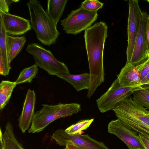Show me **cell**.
<instances>
[{"instance_id":"6da1fadb","label":"cell","mask_w":149,"mask_h":149,"mask_svg":"<svg viewBox=\"0 0 149 149\" xmlns=\"http://www.w3.org/2000/svg\"><path fill=\"white\" fill-rule=\"evenodd\" d=\"M107 31L106 23L101 21L84 31V38L90 75V87L87 95L89 98L98 86L104 81L103 54Z\"/></svg>"},{"instance_id":"7a4b0ae2","label":"cell","mask_w":149,"mask_h":149,"mask_svg":"<svg viewBox=\"0 0 149 149\" xmlns=\"http://www.w3.org/2000/svg\"><path fill=\"white\" fill-rule=\"evenodd\" d=\"M125 125L138 134L149 135V111L130 97L120 102L113 109Z\"/></svg>"},{"instance_id":"3957f363","label":"cell","mask_w":149,"mask_h":149,"mask_svg":"<svg viewBox=\"0 0 149 149\" xmlns=\"http://www.w3.org/2000/svg\"><path fill=\"white\" fill-rule=\"evenodd\" d=\"M30 18L31 28L35 31L38 40L45 45L56 42L60 33L57 25L51 19L40 2L30 0L26 3Z\"/></svg>"},{"instance_id":"277c9868","label":"cell","mask_w":149,"mask_h":149,"mask_svg":"<svg viewBox=\"0 0 149 149\" xmlns=\"http://www.w3.org/2000/svg\"><path fill=\"white\" fill-rule=\"evenodd\" d=\"M81 109L80 104L77 103L43 104L41 109L35 113L29 133L40 132L54 120L77 113Z\"/></svg>"},{"instance_id":"5b68a950","label":"cell","mask_w":149,"mask_h":149,"mask_svg":"<svg viewBox=\"0 0 149 149\" xmlns=\"http://www.w3.org/2000/svg\"><path fill=\"white\" fill-rule=\"evenodd\" d=\"M26 51L31 55L36 64L49 74L57 76L70 73L67 66L57 60L51 52L38 43L29 44Z\"/></svg>"},{"instance_id":"8992f818","label":"cell","mask_w":149,"mask_h":149,"mask_svg":"<svg viewBox=\"0 0 149 149\" xmlns=\"http://www.w3.org/2000/svg\"><path fill=\"white\" fill-rule=\"evenodd\" d=\"M143 86L139 85L130 87H123L117 78L104 94L96 100L100 112L104 113L113 109L122 100L128 98L136 91Z\"/></svg>"},{"instance_id":"52a82bcc","label":"cell","mask_w":149,"mask_h":149,"mask_svg":"<svg viewBox=\"0 0 149 149\" xmlns=\"http://www.w3.org/2000/svg\"><path fill=\"white\" fill-rule=\"evenodd\" d=\"M97 17V11H89L80 7L61 20V24L66 33L76 35L91 26Z\"/></svg>"},{"instance_id":"ba28073f","label":"cell","mask_w":149,"mask_h":149,"mask_svg":"<svg viewBox=\"0 0 149 149\" xmlns=\"http://www.w3.org/2000/svg\"><path fill=\"white\" fill-rule=\"evenodd\" d=\"M52 138L61 146H66L70 144L84 149H109L103 143L93 139L88 134L70 135L63 129L56 130Z\"/></svg>"},{"instance_id":"9c48e42d","label":"cell","mask_w":149,"mask_h":149,"mask_svg":"<svg viewBox=\"0 0 149 149\" xmlns=\"http://www.w3.org/2000/svg\"><path fill=\"white\" fill-rule=\"evenodd\" d=\"M138 0L129 1V13L127 22V45L126 51V62L130 60L139 31L142 13Z\"/></svg>"},{"instance_id":"30bf717a","label":"cell","mask_w":149,"mask_h":149,"mask_svg":"<svg viewBox=\"0 0 149 149\" xmlns=\"http://www.w3.org/2000/svg\"><path fill=\"white\" fill-rule=\"evenodd\" d=\"M108 132L122 141L129 149H146L140 140L139 134L118 118L111 120L108 124Z\"/></svg>"},{"instance_id":"8fae6325","label":"cell","mask_w":149,"mask_h":149,"mask_svg":"<svg viewBox=\"0 0 149 149\" xmlns=\"http://www.w3.org/2000/svg\"><path fill=\"white\" fill-rule=\"evenodd\" d=\"M149 16V15L146 12H142L134 50L128 63L134 65L138 64L148 58L146 55V30L147 19Z\"/></svg>"},{"instance_id":"7c38bea8","label":"cell","mask_w":149,"mask_h":149,"mask_svg":"<svg viewBox=\"0 0 149 149\" xmlns=\"http://www.w3.org/2000/svg\"><path fill=\"white\" fill-rule=\"evenodd\" d=\"M0 21L10 36H20L31 29L30 20L9 13L0 12Z\"/></svg>"},{"instance_id":"4fadbf2b","label":"cell","mask_w":149,"mask_h":149,"mask_svg":"<svg viewBox=\"0 0 149 149\" xmlns=\"http://www.w3.org/2000/svg\"><path fill=\"white\" fill-rule=\"evenodd\" d=\"M148 59L138 64L126 63L117 75V79L120 85L125 87L142 86L140 84L141 72Z\"/></svg>"},{"instance_id":"5bb4252c","label":"cell","mask_w":149,"mask_h":149,"mask_svg":"<svg viewBox=\"0 0 149 149\" xmlns=\"http://www.w3.org/2000/svg\"><path fill=\"white\" fill-rule=\"evenodd\" d=\"M36 100L33 90H28L23 104L22 111L19 118L18 125L23 133L27 130L31 123L34 113Z\"/></svg>"},{"instance_id":"9a60e30c","label":"cell","mask_w":149,"mask_h":149,"mask_svg":"<svg viewBox=\"0 0 149 149\" xmlns=\"http://www.w3.org/2000/svg\"><path fill=\"white\" fill-rule=\"evenodd\" d=\"M7 35L3 26L0 21V74L3 76H8L11 68L8 61L7 53Z\"/></svg>"},{"instance_id":"2e32d148","label":"cell","mask_w":149,"mask_h":149,"mask_svg":"<svg viewBox=\"0 0 149 149\" xmlns=\"http://www.w3.org/2000/svg\"><path fill=\"white\" fill-rule=\"evenodd\" d=\"M70 84L79 92L84 89L88 90L90 84L89 73L72 74L70 73L57 76Z\"/></svg>"},{"instance_id":"e0dca14e","label":"cell","mask_w":149,"mask_h":149,"mask_svg":"<svg viewBox=\"0 0 149 149\" xmlns=\"http://www.w3.org/2000/svg\"><path fill=\"white\" fill-rule=\"evenodd\" d=\"M26 41V38L24 36L16 37L7 35L6 47L9 64L21 52Z\"/></svg>"},{"instance_id":"ac0fdd59","label":"cell","mask_w":149,"mask_h":149,"mask_svg":"<svg viewBox=\"0 0 149 149\" xmlns=\"http://www.w3.org/2000/svg\"><path fill=\"white\" fill-rule=\"evenodd\" d=\"M67 0H48L46 12L48 15L57 25L61 17Z\"/></svg>"},{"instance_id":"d6986e66","label":"cell","mask_w":149,"mask_h":149,"mask_svg":"<svg viewBox=\"0 0 149 149\" xmlns=\"http://www.w3.org/2000/svg\"><path fill=\"white\" fill-rule=\"evenodd\" d=\"M5 149H24L22 144L16 138L11 123L8 122L4 133L2 135Z\"/></svg>"},{"instance_id":"ffe728a7","label":"cell","mask_w":149,"mask_h":149,"mask_svg":"<svg viewBox=\"0 0 149 149\" xmlns=\"http://www.w3.org/2000/svg\"><path fill=\"white\" fill-rule=\"evenodd\" d=\"M17 84L15 82L2 80L0 84V110L3 109L8 102L13 91Z\"/></svg>"},{"instance_id":"44dd1931","label":"cell","mask_w":149,"mask_h":149,"mask_svg":"<svg viewBox=\"0 0 149 149\" xmlns=\"http://www.w3.org/2000/svg\"><path fill=\"white\" fill-rule=\"evenodd\" d=\"M38 67L35 64L23 69L15 81L16 84L17 85L26 82L31 83L36 76L38 71Z\"/></svg>"},{"instance_id":"7402d4cb","label":"cell","mask_w":149,"mask_h":149,"mask_svg":"<svg viewBox=\"0 0 149 149\" xmlns=\"http://www.w3.org/2000/svg\"><path fill=\"white\" fill-rule=\"evenodd\" d=\"M143 88L135 91L133 99L149 110V86H143Z\"/></svg>"},{"instance_id":"603a6c76","label":"cell","mask_w":149,"mask_h":149,"mask_svg":"<svg viewBox=\"0 0 149 149\" xmlns=\"http://www.w3.org/2000/svg\"><path fill=\"white\" fill-rule=\"evenodd\" d=\"M94 120L93 118H92L81 120L68 127L65 131L70 135L81 134L80 133L83 130H86L90 126Z\"/></svg>"},{"instance_id":"cb8c5ba5","label":"cell","mask_w":149,"mask_h":149,"mask_svg":"<svg viewBox=\"0 0 149 149\" xmlns=\"http://www.w3.org/2000/svg\"><path fill=\"white\" fill-rule=\"evenodd\" d=\"M104 3L98 0H86L81 3V7L90 12H96L102 8Z\"/></svg>"},{"instance_id":"d4e9b609","label":"cell","mask_w":149,"mask_h":149,"mask_svg":"<svg viewBox=\"0 0 149 149\" xmlns=\"http://www.w3.org/2000/svg\"><path fill=\"white\" fill-rule=\"evenodd\" d=\"M19 0H0V12L8 13L9 8L13 3L19 2Z\"/></svg>"},{"instance_id":"484cf974","label":"cell","mask_w":149,"mask_h":149,"mask_svg":"<svg viewBox=\"0 0 149 149\" xmlns=\"http://www.w3.org/2000/svg\"><path fill=\"white\" fill-rule=\"evenodd\" d=\"M149 72V58L145 64L144 65L141 72L140 81L142 80L146 76Z\"/></svg>"},{"instance_id":"4316f807","label":"cell","mask_w":149,"mask_h":149,"mask_svg":"<svg viewBox=\"0 0 149 149\" xmlns=\"http://www.w3.org/2000/svg\"><path fill=\"white\" fill-rule=\"evenodd\" d=\"M146 35L147 43L146 55L149 58V16L148 17L146 26Z\"/></svg>"},{"instance_id":"83f0119b","label":"cell","mask_w":149,"mask_h":149,"mask_svg":"<svg viewBox=\"0 0 149 149\" xmlns=\"http://www.w3.org/2000/svg\"><path fill=\"white\" fill-rule=\"evenodd\" d=\"M140 140L146 149H149V139L144 136L139 134Z\"/></svg>"},{"instance_id":"f1b7e54d","label":"cell","mask_w":149,"mask_h":149,"mask_svg":"<svg viewBox=\"0 0 149 149\" xmlns=\"http://www.w3.org/2000/svg\"><path fill=\"white\" fill-rule=\"evenodd\" d=\"M149 81V72L145 77L141 81L140 84L142 86H146Z\"/></svg>"},{"instance_id":"f546056e","label":"cell","mask_w":149,"mask_h":149,"mask_svg":"<svg viewBox=\"0 0 149 149\" xmlns=\"http://www.w3.org/2000/svg\"><path fill=\"white\" fill-rule=\"evenodd\" d=\"M3 133L1 130H0V149H5L4 144L2 138Z\"/></svg>"},{"instance_id":"4dcf8cb0","label":"cell","mask_w":149,"mask_h":149,"mask_svg":"<svg viewBox=\"0 0 149 149\" xmlns=\"http://www.w3.org/2000/svg\"><path fill=\"white\" fill-rule=\"evenodd\" d=\"M65 146L68 149H84L77 146L70 144H67Z\"/></svg>"},{"instance_id":"1f68e13d","label":"cell","mask_w":149,"mask_h":149,"mask_svg":"<svg viewBox=\"0 0 149 149\" xmlns=\"http://www.w3.org/2000/svg\"><path fill=\"white\" fill-rule=\"evenodd\" d=\"M142 135L146 137V138H148V139H149V135L146 134H145Z\"/></svg>"},{"instance_id":"d6a6232c","label":"cell","mask_w":149,"mask_h":149,"mask_svg":"<svg viewBox=\"0 0 149 149\" xmlns=\"http://www.w3.org/2000/svg\"><path fill=\"white\" fill-rule=\"evenodd\" d=\"M146 85L149 86V81L148 82V83Z\"/></svg>"},{"instance_id":"836d02e7","label":"cell","mask_w":149,"mask_h":149,"mask_svg":"<svg viewBox=\"0 0 149 149\" xmlns=\"http://www.w3.org/2000/svg\"><path fill=\"white\" fill-rule=\"evenodd\" d=\"M64 149H68V148L66 146H65V148Z\"/></svg>"},{"instance_id":"e575fe53","label":"cell","mask_w":149,"mask_h":149,"mask_svg":"<svg viewBox=\"0 0 149 149\" xmlns=\"http://www.w3.org/2000/svg\"><path fill=\"white\" fill-rule=\"evenodd\" d=\"M146 1H147L149 3V0H147Z\"/></svg>"}]
</instances>
